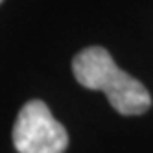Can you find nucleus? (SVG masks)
<instances>
[{"instance_id":"obj_1","label":"nucleus","mask_w":153,"mask_h":153,"mask_svg":"<svg viewBox=\"0 0 153 153\" xmlns=\"http://www.w3.org/2000/svg\"><path fill=\"white\" fill-rule=\"evenodd\" d=\"M72 70L79 85L105 92L111 107L120 114H142L151 107L148 89L133 76L120 70L111 53L102 46L81 50L72 61Z\"/></svg>"},{"instance_id":"obj_2","label":"nucleus","mask_w":153,"mask_h":153,"mask_svg":"<svg viewBox=\"0 0 153 153\" xmlns=\"http://www.w3.org/2000/svg\"><path fill=\"white\" fill-rule=\"evenodd\" d=\"M13 144L19 153H65L68 133L45 102L31 100L19 111L13 126Z\"/></svg>"},{"instance_id":"obj_3","label":"nucleus","mask_w":153,"mask_h":153,"mask_svg":"<svg viewBox=\"0 0 153 153\" xmlns=\"http://www.w3.org/2000/svg\"><path fill=\"white\" fill-rule=\"evenodd\" d=\"M0 2H2V0H0Z\"/></svg>"}]
</instances>
